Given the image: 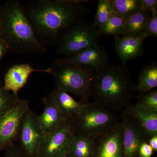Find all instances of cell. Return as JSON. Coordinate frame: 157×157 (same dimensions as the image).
I'll return each instance as SVG.
<instances>
[{
	"label": "cell",
	"instance_id": "3957f363",
	"mask_svg": "<svg viewBox=\"0 0 157 157\" xmlns=\"http://www.w3.org/2000/svg\"><path fill=\"white\" fill-rule=\"evenodd\" d=\"M3 9L2 38L9 46V52L16 54L42 55L48 49L38 39L23 6L17 0H9Z\"/></svg>",
	"mask_w": 157,
	"mask_h": 157
},
{
	"label": "cell",
	"instance_id": "30bf717a",
	"mask_svg": "<svg viewBox=\"0 0 157 157\" xmlns=\"http://www.w3.org/2000/svg\"><path fill=\"white\" fill-rule=\"evenodd\" d=\"M109 56L104 46L98 43L73 56L56 59L60 65L86 67L97 71L109 63Z\"/></svg>",
	"mask_w": 157,
	"mask_h": 157
},
{
	"label": "cell",
	"instance_id": "7a4b0ae2",
	"mask_svg": "<svg viewBox=\"0 0 157 157\" xmlns=\"http://www.w3.org/2000/svg\"><path fill=\"white\" fill-rule=\"evenodd\" d=\"M135 85L126 64L108 63L96 71L91 91L93 102L113 112H124L132 104Z\"/></svg>",
	"mask_w": 157,
	"mask_h": 157
},
{
	"label": "cell",
	"instance_id": "8fae6325",
	"mask_svg": "<svg viewBox=\"0 0 157 157\" xmlns=\"http://www.w3.org/2000/svg\"><path fill=\"white\" fill-rule=\"evenodd\" d=\"M120 117L123 128L124 157L138 156L140 145L143 142H148L149 138L139 124L128 114L121 113Z\"/></svg>",
	"mask_w": 157,
	"mask_h": 157
},
{
	"label": "cell",
	"instance_id": "44dd1931",
	"mask_svg": "<svg viewBox=\"0 0 157 157\" xmlns=\"http://www.w3.org/2000/svg\"><path fill=\"white\" fill-rule=\"evenodd\" d=\"M114 12L125 20L142 10L140 0H111Z\"/></svg>",
	"mask_w": 157,
	"mask_h": 157
},
{
	"label": "cell",
	"instance_id": "4dcf8cb0",
	"mask_svg": "<svg viewBox=\"0 0 157 157\" xmlns=\"http://www.w3.org/2000/svg\"><path fill=\"white\" fill-rule=\"evenodd\" d=\"M148 144L151 147L154 151H157V135H155L149 138L148 141Z\"/></svg>",
	"mask_w": 157,
	"mask_h": 157
},
{
	"label": "cell",
	"instance_id": "4fadbf2b",
	"mask_svg": "<svg viewBox=\"0 0 157 157\" xmlns=\"http://www.w3.org/2000/svg\"><path fill=\"white\" fill-rule=\"evenodd\" d=\"M115 48L121 64L141 56L144 52V34L128 33L115 36Z\"/></svg>",
	"mask_w": 157,
	"mask_h": 157
},
{
	"label": "cell",
	"instance_id": "5b68a950",
	"mask_svg": "<svg viewBox=\"0 0 157 157\" xmlns=\"http://www.w3.org/2000/svg\"><path fill=\"white\" fill-rule=\"evenodd\" d=\"M70 121L74 133L96 139L115 126L120 119L115 113L92 102Z\"/></svg>",
	"mask_w": 157,
	"mask_h": 157
},
{
	"label": "cell",
	"instance_id": "d6986e66",
	"mask_svg": "<svg viewBox=\"0 0 157 157\" xmlns=\"http://www.w3.org/2000/svg\"><path fill=\"white\" fill-rule=\"evenodd\" d=\"M157 86V64L155 62L149 63L140 71L136 84L135 91L145 93L155 89Z\"/></svg>",
	"mask_w": 157,
	"mask_h": 157
},
{
	"label": "cell",
	"instance_id": "d4e9b609",
	"mask_svg": "<svg viewBox=\"0 0 157 157\" xmlns=\"http://www.w3.org/2000/svg\"><path fill=\"white\" fill-rule=\"evenodd\" d=\"M18 96L14 95L4 87L3 82L0 79V116L13 105Z\"/></svg>",
	"mask_w": 157,
	"mask_h": 157
},
{
	"label": "cell",
	"instance_id": "603a6c76",
	"mask_svg": "<svg viewBox=\"0 0 157 157\" xmlns=\"http://www.w3.org/2000/svg\"><path fill=\"white\" fill-rule=\"evenodd\" d=\"M111 0H99L93 25L98 29L104 25L114 13Z\"/></svg>",
	"mask_w": 157,
	"mask_h": 157
},
{
	"label": "cell",
	"instance_id": "ba28073f",
	"mask_svg": "<svg viewBox=\"0 0 157 157\" xmlns=\"http://www.w3.org/2000/svg\"><path fill=\"white\" fill-rule=\"evenodd\" d=\"M45 135L38 115L29 108L23 118L18 138L19 145L30 157H38Z\"/></svg>",
	"mask_w": 157,
	"mask_h": 157
},
{
	"label": "cell",
	"instance_id": "9a60e30c",
	"mask_svg": "<svg viewBox=\"0 0 157 157\" xmlns=\"http://www.w3.org/2000/svg\"><path fill=\"white\" fill-rule=\"evenodd\" d=\"M42 101L44 110L41 115H38V118L41 128L46 135L54 132L67 119L50 98H43Z\"/></svg>",
	"mask_w": 157,
	"mask_h": 157
},
{
	"label": "cell",
	"instance_id": "277c9868",
	"mask_svg": "<svg viewBox=\"0 0 157 157\" xmlns=\"http://www.w3.org/2000/svg\"><path fill=\"white\" fill-rule=\"evenodd\" d=\"M56 87L73 94L80 101L89 103L96 71L86 67L58 64L51 67Z\"/></svg>",
	"mask_w": 157,
	"mask_h": 157
},
{
	"label": "cell",
	"instance_id": "4316f807",
	"mask_svg": "<svg viewBox=\"0 0 157 157\" xmlns=\"http://www.w3.org/2000/svg\"><path fill=\"white\" fill-rule=\"evenodd\" d=\"M4 151V157H30L19 144H14Z\"/></svg>",
	"mask_w": 157,
	"mask_h": 157
},
{
	"label": "cell",
	"instance_id": "484cf974",
	"mask_svg": "<svg viewBox=\"0 0 157 157\" xmlns=\"http://www.w3.org/2000/svg\"><path fill=\"white\" fill-rule=\"evenodd\" d=\"M143 33L146 38L157 36V11L151 12L144 26Z\"/></svg>",
	"mask_w": 157,
	"mask_h": 157
},
{
	"label": "cell",
	"instance_id": "52a82bcc",
	"mask_svg": "<svg viewBox=\"0 0 157 157\" xmlns=\"http://www.w3.org/2000/svg\"><path fill=\"white\" fill-rule=\"evenodd\" d=\"M29 108V101L18 97L0 116V150H5L18 140L23 118Z\"/></svg>",
	"mask_w": 157,
	"mask_h": 157
},
{
	"label": "cell",
	"instance_id": "2e32d148",
	"mask_svg": "<svg viewBox=\"0 0 157 157\" xmlns=\"http://www.w3.org/2000/svg\"><path fill=\"white\" fill-rule=\"evenodd\" d=\"M48 98L67 120L78 114L90 103L76 101L67 92L57 87L52 90Z\"/></svg>",
	"mask_w": 157,
	"mask_h": 157
},
{
	"label": "cell",
	"instance_id": "cb8c5ba5",
	"mask_svg": "<svg viewBox=\"0 0 157 157\" xmlns=\"http://www.w3.org/2000/svg\"><path fill=\"white\" fill-rule=\"evenodd\" d=\"M135 104L140 109L157 113V90L155 89L147 92L139 93Z\"/></svg>",
	"mask_w": 157,
	"mask_h": 157
},
{
	"label": "cell",
	"instance_id": "5bb4252c",
	"mask_svg": "<svg viewBox=\"0 0 157 157\" xmlns=\"http://www.w3.org/2000/svg\"><path fill=\"white\" fill-rule=\"evenodd\" d=\"M34 72L52 74L51 67L47 69H35L28 64H15L11 67L4 76V87L14 95L18 96V91L25 86L29 77Z\"/></svg>",
	"mask_w": 157,
	"mask_h": 157
},
{
	"label": "cell",
	"instance_id": "7402d4cb",
	"mask_svg": "<svg viewBox=\"0 0 157 157\" xmlns=\"http://www.w3.org/2000/svg\"><path fill=\"white\" fill-rule=\"evenodd\" d=\"M124 19L114 12L108 21L101 27L98 29L100 36H121L124 25Z\"/></svg>",
	"mask_w": 157,
	"mask_h": 157
},
{
	"label": "cell",
	"instance_id": "f546056e",
	"mask_svg": "<svg viewBox=\"0 0 157 157\" xmlns=\"http://www.w3.org/2000/svg\"><path fill=\"white\" fill-rule=\"evenodd\" d=\"M9 52V46L6 42L0 37V63L3 57Z\"/></svg>",
	"mask_w": 157,
	"mask_h": 157
},
{
	"label": "cell",
	"instance_id": "f1b7e54d",
	"mask_svg": "<svg viewBox=\"0 0 157 157\" xmlns=\"http://www.w3.org/2000/svg\"><path fill=\"white\" fill-rule=\"evenodd\" d=\"M153 150L147 142L141 144L138 150L139 157H151L153 153Z\"/></svg>",
	"mask_w": 157,
	"mask_h": 157
},
{
	"label": "cell",
	"instance_id": "1f68e13d",
	"mask_svg": "<svg viewBox=\"0 0 157 157\" xmlns=\"http://www.w3.org/2000/svg\"><path fill=\"white\" fill-rule=\"evenodd\" d=\"M3 9L2 6H0V37L2 36V29Z\"/></svg>",
	"mask_w": 157,
	"mask_h": 157
},
{
	"label": "cell",
	"instance_id": "ac0fdd59",
	"mask_svg": "<svg viewBox=\"0 0 157 157\" xmlns=\"http://www.w3.org/2000/svg\"><path fill=\"white\" fill-rule=\"evenodd\" d=\"M95 140L86 135L74 133L66 157L94 156Z\"/></svg>",
	"mask_w": 157,
	"mask_h": 157
},
{
	"label": "cell",
	"instance_id": "d6a6232c",
	"mask_svg": "<svg viewBox=\"0 0 157 157\" xmlns=\"http://www.w3.org/2000/svg\"></svg>",
	"mask_w": 157,
	"mask_h": 157
},
{
	"label": "cell",
	"instance_id": "7c38bea8",
	"mask_svg": "<svg viewBox=\"0 0 157 157\" xmlns=\"http://www.w3.org/2000/svg\"><path fill=\"white\" fill-rule=\"evenodd\" d=\"M123 128L121 120L107 133L95 140L96 157H124Z\"/></svg>",
	"mask_w": 157,
	"mask_h": 157
},
{
	"label": "cell",
	"instance_id": "6da1fadb",
	"mask_svg": "<svg viewBox=\"0 0 157 157\" xmlns=\"http://www.w3.org/2000/svg\"><path fill=\"white\" fill-rule=\"evenodd\" d=\"M82 0H31L22 5L36 36L43 45H55L73 26L86 20Z\"/></svg>",
	"mask_w": 157,
	"mask_h": 157
},
{
	"label": "cell",
	"instance_id": "83f0119b",
	"mask_svg": "<svg viewBox=\"0 0 157 157\" xmlns=\"http://www.w3.org/2000/svg\"><path fill=\"white\" fill-rule=\"evenodd\" d=\"M143 11L154 12L157 11V0H140Z\"/></svg>",
	"mask_w": 157,
	"mask_h": 157
},
{
	"label": "cell",
	"instance_id": "9c48e42d",
	"mask_svg": "<svg viewBox=\"0 0 157 157\" xmlns=\"http://www.w3.org/2000/svg\"><path fill=\"white\" fill-rule=\"evenodd\" d=\"M70 119L44 136L38 157H65L74 135Z\"/></svg>",
	"mask_w": 157,
	"mask_h": 157
},
{
	"label": "cell",
	"instance_id": "8992f818",
	"mask_svg": "<svg viewBox=\"0 0 157 157\" xmlns=\"http://www.w3.org/2000/svg\"><path fill=\"white\" fill-rule=\"evenodd\" d=\"M101 36L98 29L86 20L78 23L67 31L56 45L58 55L69 57L98 43Z\"/></svg>",
	"mask_w": 157,
	"mask_h": 157
},
{
	"label": "cell",
	"instance_id": "ffe728a7",
	"mask_svg": "<svg viewBox=\"0 0 157 157\" xmlns=\"http://www.w3.org/2000/svg\"><path fill=\"white\" fill-rule=\"evenodd\" d=\"M150 15L149 11L142 10L133 14L125 21L121 35L128 33H144V26Z\"/></svg>",
	"mask_w": 157,
	"mask_h": 157
},
{
	"label": "cell",
	"instance_id": "e0dca14e",
	"mask_svg": "<svg viewBox=\"0 0 157 157\" xmlns=\"http://www.w3.org/2000/svg\"><path fill=\"white\" fill-rule=\"evenodd\" d=\"M123 112L134 119L149 138L157 135V113L144 110L132 104Z\"/></svg>",
	"mask_w": 157,
	"mask_h": 157
}]
</instances>
